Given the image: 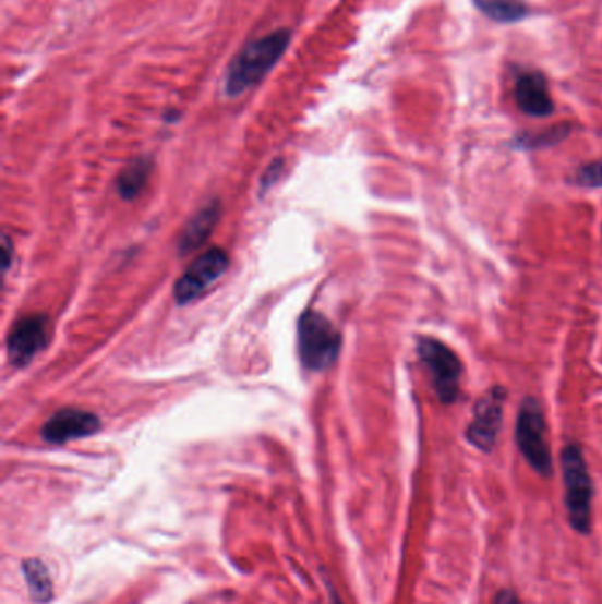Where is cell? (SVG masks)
<instances>
[{"mask_svg": "<svg viewBox=\"0 0 602 604\" xmlns=\"http://www.w3.org/2000/svg\"><path fill=\"white\" fill-rule=\"evenodd\" d=\"M290 41H292V31L278 28L248 43L228 65L225 93L230 98H236L258 85L265 76L269 75L274 65L284 59Z\"/></svg>", "mask_w": 602, "mask_h": 604, "instance_id": "6da1fadb", "label": "cell"}, {"mask_svg": "<svg viewBox=\"0 0 602 604\" xmlns=\"http://www.w3.org/2000/svg\"><path fill=\"white\" fill-rule=\"evenodd\" d=\"M569 135V126H558L553 128V130L544 131L541 135L538 136H525V138H519V144L523 147H547V145H555L562 140L566 138Z\"/></svg>", "mask_w": 602, "mask_h": 604, "instance_id": "9a60e30c", "label": "cell"}, {"mask_svg": "<svg viewBox=\"0 0 602 604\" xmlns=\"http://www.w3.org/2000/svg\"><path fill=\"white\" fill-rule=\"evenodd\" d=\"M418 353L421 363L430 373L431 386L442 403L450 404L458 400L459 380H461V361L455 350L431 336H421L418 340Z\"/></svg>", "mask_w": 602, "mask_h": 604, "instance_id": "5b68a950", "label": "cell"}, {"mask_svg": "<svg viewBox=\"0 0 602 604\" xmlns=\"http://www.w3.org/2000/svg\"><path fill=\"white\" fill-rule=\"evenodd\" d=\"M48 318L45 315H27L20 318L8 336V353L11 363L25 366L37 352L45 349L48 341Z\"/></svg>", "mask_w": 602, "mask_h": 604, "instance_id": "ba28073f", "label": "cell"}, {"mask_svg": "<svg viewBox=\"0 0 602 604\" xmlns=\"http://www.w3.org/2000/svg\"><path fill=\"white\" fill-rule=\"evenodd\" d=\"M228 269V255L221 247H213L204 255H200L193 264L184 270V275L176 283L177 302L185 304L198 298L205 290L213 287Z\"/></svg>", "mask_w": 602, "mask_h": 604, "instance_id": "52a82bcc", "label": "cell"}, {"mask_svg": "<svg viewBox=\"0 0 602 604\" xmlns=\"http://www.w3.org/2000/svg\"><path fill=\"white\" fill-rule=\"evenodd\" d=\"M22 569H24L25 583H27L33 600L37 603L50 601L51 594H53V585H51L50 572H48L47 566L37 558H28Z\"/></svg>", "mask_w": 602, "mask_h": 604, "instance_id": "4fadbf2b", "label": "cell"}, {"mask_svg": "<svg viewBox=\"0 0 602 604\" xmlns=\"http://www.w3.org/2000/svg\"><path fill=\"white\" fill-rule=\"evenodd\" d=\"M219 218V205L210 204L200 210L195 218L191 219L188 227L182 232L181 241H179V250L182 253H190L198 247L205 239L209 238L213 228L216 227V221Z\"/></svg>", "mask_w": 602, "mask_h": 604, "instance_id": "8fae6325", "label": "cell"}, {"mask_svg": "<svg viewBox=\"0 0 602 604\" xmlns=\"http://www.w3.org/2000/svg\"><path fill=\"white\" fill-rule=\"evenodd\" d=\"M482 13L502 24H515L529 14L523 0H473Z\"/></svg>", "mask_w": 602, "mask_h": 604, "instance_id": "5bb4252c", "label": "cell"}, {"mask_svg": "<svg viewBox=\"0 0 602 604\" xmlns=\"http://www.w3.org/2000/svg\"><path fill=\"white\" fill-rule=\"evenodd\" d=\"M516 444L538 474L550 478L553 472V458L546 440V421L541 404L533 398H527L519 409L516 423Z\"/></svg>", "mask_w": 602, "mask_h": 604, "instance_id": "277c9868", "label": "cell"}, {"mask_svg": "<svg viewBox=\"0 0 602 604\" xmlns=\"http://www.w3.org/2000/svg\"><path fill=\"white\" fill-rule=\"evenodd\" d=\"M562 472L566 486L567 518L578 534L589 535L592 530L593 486L583 451L578 444H569L562 451Z\"/></svg>", "mask_w": 602, "mask_h": 604, "instance_id": "7a4b0ae2", "label": "cell"}, {"mask_svg": "<svg viewBox=\"0 0 602 604\" xmlns=\"http://www.w3.org/2000/svg\"><path fill=\"white\" fill-rule=\"evenodd\" d=\"M495 604H521L519 603V597L516 595V592L513 591H502L496 595Z\"/></svg>", "mask_w": 602, "mask_h": 604, "instance_id": "e0dca14e", "label": "cell"}, {"mask_svg": "<svg viewBox=\"0 0 602 604\" xmlns=\"http://www.w3.org/2000/svg\"><path fill=\"white\" fill-rule=\"evenodd\" d=\"M341 349V335L327 316L306 312L299 321V355L311 372H324L333 366Z\"/></svg>", "mask_w": 602, "mask_h": 604, "instance_id": "3957f363", "label": "cell"}, {"mask_svg": "<svg viewBox=\"0 0 602 604\" xmlns=\"http://www.w3.org/2000/svg\"><path fill=\"white\" fill-rule=\"evenodd\" d=\"M99 428H101V423L93 412L62 409L43 424L41 435L48 444H65V442L94 435Z\"/></svg>", "mask_w": 602, "mask_h": 604, "instance_id": "9c48e42d", "label": "cell"}, {"mask_svg": "<svg viewBox=\"0 0 602 604\" xmlns=\"http://www.w3.org/2000/svg\"><path fill=\"white\" fill-rule=\"evenodd\" d=\"M507 392L495 386L475 403L472 421L468 424L467 438L479 451L492 452L504 421V404Z\"/></svg>", "mask_w": 602, "mask_h": 604, "instance_id": "8992f818", "label": "cell"}, {"mask_svg": "<svg viewBox=\"0 0 602 604\" xmlns=\"http://www.w3.org/2000/svg\"><path fill=\"white\" fill-rule=\"evenodd\" d=\"M150 170H153L150 161H147V159H136V161L128 165L119 173L117 190H119L124 201H133V198L140 195V191L144 190L145 184H147Z\"/></svg>", "mask_w": 602, "mask_h": 604, "instance_id": "7c38bea8", "label": "cell"}, {"mask_svg": "<svg viewBox=\"0 0 602 604\" xmlns=\"http://www.w3.org/2000/svg\"><path fill=\"white\" fill-rule=\"evenodd\" d=\"M576 184L581 188H602V159L583 165L576 172Z\"/></svg>", "mask_w": 602, "mask_h": 604, "instance_id": "2e32d148", "label": "cell"}, {"mask_svg": "<svg viewBox=\"0 0 602 604\" xmlns=\"http://www.w3.org/2000/svg\"><path fill=\"white\" fill-rule=\"evenodd\" d=\"M516 102L519 110L530 117L552 116L555 110L546 78L541 73H527L519 76L516 84Z\"/></svg>", "mask_w": 602, "mask_h": 604, "instance_id": "30bf717a", "label": "cell"}]
</instances>
